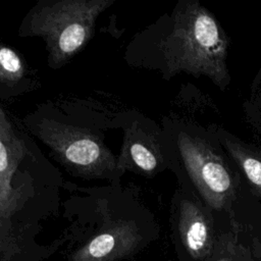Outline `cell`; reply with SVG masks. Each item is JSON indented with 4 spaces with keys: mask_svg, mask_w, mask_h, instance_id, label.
Returning <instances> with one entry per match:
<instances>
[{
    "mask_svg": "<svg viewBox=\"0 0 261 261\" xmlns=\"http://www.w3.org/2000/svg\"><path fill=\"white\" fill-rule=\"evenodd\" d=\"M170 166L180 187L211 212L228 211L245 193H252L241 170L211 128L178 123L168 146Z\"/></svg>",
    "mask_w": 261,
    "mask_h": 261,
    "instance_id": "cell-1",
    "label": "cell"
},
{
    "mask_svg": "<svg viewBox=\"0 0 261 261\" xmlns=\"http://www.w3.org/2000/svg\"><path fill=\"white\" fill-rule=\"evenodd\" d=\"M229 38L215 16L197 0L179 1L168 33L159 43L167 76H206L221 90L230 84Z\"/></svg>",
    "mask_w": 261,
    "mask_h": 261,
    "instance_id": "cell-2",
    "label": "cell"
},
{
    "mask_svg": "<svg viewBox=\"0 0 261 261\" xmlns=\"http://www.w3.org/2000/svg\"><path fill=\"white\" fill-rule=\"evenodd\" d=\"M113 0H61L44 2L28 14L21 35L41 37L52 67H60L92 39L96 20Z\"/></svg>",
    "mask_w": 261,
    "mask_h": 261,
    "instance_id": "cell-3",
    "label": "cell"
},
{
    "mask_svg": "<svg viewBox=\"0 0 261 261\" xmlns=\"http://www.w3.org/2000/svg\"><path fill=\"white\" fill-rule=\"evenodd\" d=\"M37 136L70 171L86 178L108 176L116 171V161L103 141L93 133L55 120L37 124Z\"/></svg>",
    "mask_w": 261,
    "mask_h": 261,
    "instance_id": "cell-4",
    "label": "cell"
},
{
    "mask_svg": "<svg viewBox=\"0 0 261 261\" xmlns=\"http://www.w3.org/2000/svg\"><path fill=\"white\" fill-rule=\"evenodd\" d=\"M175 210L177 231L182 245L194 258H205L213 243L212 212L181 187L175 194Z\"/></svg>",
    "mask_w": 261,
    "mask_h": 261,
    "instance_id": "cell-5",
    "label": "cell"
},
{
    "mask_svg": "<svg viewBox=\"0 0 261 261\" xmlns=\"http://www.w3.org/2000/svg\"><path fill=\"white\" fill-rule=\"evenodd\" d=\"M155 134L133 124L125 130L121 151L116 161V171H133L154 175L168 165V154Z\"/></svg>",
    "mask_w": 261,
    "mask_h": 261,
    "instance_id": "cell-6",
    "label": "cell"
},
{
    "mask_svg": "<svg viewBox=\"0 0 261 261\" xmlns=\"http://www.w3.org/2000/svg\"><path fill=\"white\" fill-rule=\"evenodd\" d=\"M141 241L140 230L133 221L119 220L74 252L69 261H114L135 252Z\"/></svg>",
    "mask_w": 261,
    "mask_h": 261,
    "instance_id": "cell-7",
    "label": "cell"
},
{
    "mask_svg": "<svg viewBox=\"0 0 261 261\" xmlns=\"http://www.w3.org/2000/svg\"><path fill=\"white\" fill-rule=\"evenodd\" d=\"M236 162L254 196L261 199V151L219 126L210 127Z\"/></svg>",
    "mask_w": 261,
    "mask_h": 261,
    "instance_id": "cell-8",
    "label": "cell"
},
{
    "mask_svg": "<svg viewBox=\"0 0 261 261\" xmlns=\"http://www.w3.org/2000/svg\"><path fill=\"white\" fill-rule=\"evenodd\" d=\"M24 154V144L16 136L0 137V209L13 212L17 195L12 188V176Z\"/></svg>",
    "mask_w": 261,
    "mask_h": 261,
    "instance_id": "cell-9",
    "label": "cell"
},
{
    "mask_svg": "<svg viewBox=\"0 0 261 261\" xmlns=\"http://www.w3.org/2000/svg\"><path fill=\"white\" fill-rule=\"evenodd\" d=\"M24 64L11 48L0 43V83L13 84L22 79Z\"/></svg>",
    "mask_w": 261,
    "mask_h": 261,
    "instance_id": "cell-10",
    "label": "cell"
},
{
    "mask_svg": "<svg viewBox=\"0 0 261 261\" xmlns=\"http://www.w3.org/2000/svg\"><path fill=\"white\" fill-rule=\"evenodd\" d=\"M0 137H2V138L15 137V134L13 132L11 124L7 120V118L1 108H0Z\"/></svg>",
    "mask_w": 261,
    "mask_h": 261,
    "instance_id": "cell-11",
    "label": "cell"
},
{
    "mask_svg": "<svg viewBox=\"0 0 261 261\" xmlns=\"http://www.w3.org/2000/svg\"><path fill=\"white\" fill-rule=\"evenodd\" d=\"M220 261H226V260H220Z\"/></svg>",
    "mask_w": 261,
    "mask_h": 261,
    "instance_id": "cell-12",
    "label": "cell"
}]
</instances>
